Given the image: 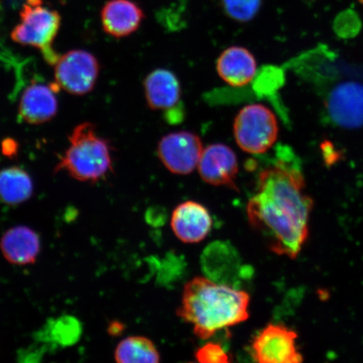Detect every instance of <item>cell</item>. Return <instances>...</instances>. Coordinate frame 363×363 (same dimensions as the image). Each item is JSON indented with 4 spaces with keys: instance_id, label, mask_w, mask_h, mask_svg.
<instances>
[{
    "instance_id": "cell-1",
    "label": "cell",
    "mask_w": 363,
    "mask_h": 363,
    "mask_svg": "<svg viewBox=\"0 0 363 363\" xmlns=\"http://www.w3.org/2000/svg\"><path fill=\"white\" fill-rule=\"evenodd\" d=\"M313 206L314 201L306 192L301 161L291 150L284 148L274 165L258 176L247 216L272 252L294 259L308 238Z\"/></svg>"
},
{
    "instance_id": "cell-2",
    "label": "cell",
    "mask_w": 363,
    "mask_h": 363,
    "mask_svg": "<svg viewBox=\"0 0 363 363\" xmlns=\"http://www.w3.org/2000/svg\"><path fill=\"white\" fill-rule=\"evenodd\" d=\"M246 292L210 279L197 277L185 285L178 315L206 340L217 331L242 323L249 318Z\"/></svg>"
},
{
    "instance_id": "cell-3",
    "label": "cell",
    "mask_w": 363,
    "mask_h": 363,
    "mask_svg": "<svg viewBox=\"0 0 363 363\" xmlns=\"http://www.w3.org/2000/svg\"><path fill=\"white\" fill-rule=\"evenodd\" d=\"M69 147L56 167L81 182L95 183L112 171L111 147L99 135L94 125L85 122L69 135Z\"/></svg>"
},
{
    "instance_id": "cell-4",
    "label": "cell",
    "mask_w": 363,
    "mask_h": 363,
    "mask_svg": "<svg viewBox=\"0 0 363 363\" xmlns=\"http://www.w3.org/2000/svg\"><path fill=\"white\" fill-rule=\"evenodd\" d=\"M21 21L11 33L13 42L38 48L50 65L59 58L52 44L61 26V16L42 4L25 3L20 13Z\"/></svg>"
},
{
    "instance_id": "cell-5",
    "label": "cell",
    "mask_w": 363,
    "mask_h": 363,
    "mask_svg": "<svg viewBox=\"0 0 363 363\" xmlns=\"http://www.w3.org/2000/svg\"><path fill=\"white\" fill-rule=\"evenodd\" d=\"M233 133L240 149L259 155L274 146L278 139L279 124L269 108L259 104H250L235 117Z\"/></svg>"
},
{
    "instance_id": "cell-6",
    "label": "cell",
    "mask_w": 363,
    "mask_h": 363,
    "mask_svg": "<svg viewBox=\"0 0 363 363\" xmlns=\"http://www.w3.org/2000/svg\"><path fill=\"white\" fill-rule=\"evenodd\" d=\"M54 78L59 89L74 95L87 94L96 83L99 65L96 57L84 50H72L59 57Z\"/></svg>"
},
{
    "instance_id": "cell-7",
    "label": "cell",
    "mask_w": 363,
    "mask_h": 363,
    "mask_svg": "<svg viewBox=\"0 0 363 363\" xmlns=\"http://www.w3.org/2000/svg\"><path fill=\"white\" fill-rule=\"evenodd\" d=\"M298 335L283 325L269 324L254 338L251 354L259 363H299L303 360L298 351Z\"/></svg>"
},
{
    "instance_id": "cell-8",
    "label": "cell",
    "mask_w": 363,
    "mask_h": 363,
    "mask_svg": "<svg viewBox=\"0 0 363 363\" xmlns=\"http://www.w3.org/2000/svg\"><path fill=\"white\" fill-rule=\"evenodd\" d=\"M203 147L201 138L189 131H177L161 139L157 156L172 174H191L198 167Z\"/></svg>"
},
{
    "instance_id": "cell-9",
    "label": "cell",
    "mask_w": 363,
    "mask_h": 363,
    "mask_svg": "<svg viewBox=\"0 0 363 363\" xmlns=\"http://www.w3.org/2000/svg\"><path fill=\"white\" fill-rule=\"evenodd\" d=\"M325 106L330 120L343 128L363 126V84L346 81L331 90Z\"/></svg>"
},
{
    "instance_id": "cell-10",
    "label": "cell",
    "mask_w": 363,
    "mask_h": 363,
    "mask_svg": "<svg viewBox=\"0 0 363 363\" xmlns=\"http://www.w3.org/2000/svg\"><path fill=\"white\" fill-rule=\"evenodd\" d=\"M60 91L54 82L45 84L34 81L23 90L21 95L18 116L21 121L30 125H40L51 121L57 115L58 103L57 94Z\"/></svg>"
},
{
    "instance_id": "cell-11",
    "label": "cell",
    "mask_w": 363,
    "mask_h": 363,
    "mask_svg": "<svg viewBox=\"0 0 363 363\" xmlns=\"http://www.w3.org/2000/svg\"><path fill=\"white\" fill-rule=\"evenodd\" d=\"M197 167L199 175L207 184L238 190L235 182L238 174V160L233 150L226 145L212 144L203 148Z\"/></svg>"
},
{
    "instance_id": "cell-12",
    "label": "cell",
    "mask_w": 363,
    "mask_h": 363,
    "mask_svg": "<svg viewBox=\"0 0 363 363\" xmlns=\"http://www.w3.org/2000/svg\"><path fill=\"white\" fill-rule=\"evenodd\" d=\"M171 225L176 237L185 243H198L211 230L210 212L202 204L187 201L179 204L172 213Z\"/></svg>"
},
{
    "instance_id": "cell-13",
    "label": "cell",
    "mask_w": 363,
    "mask_h": 363,
    "mask_svg": "<svg viewBox=\"0 0 363 363\" xmlns=\"http://www.w3.org/2000/svg\"><path fill=\"white\" fill-rule=\"evenodd\" d=\"M240 264L237 250L225 242L208 245L201 257L204 274L218 284L231 286L239 276Z\"/></svg>"
},
{
    "instance_id": "cell-14",
    "label": "cell",
    "mask_w": 363,
    "mask_h": 363,
    "mask_svg": "<svg viewBox=\"0 0 363 363\" xmlns=\"http://www.w3.org/2000/svg\"><path fill=\"white\" fill-rule=\"evenodd\" d=\"M148 106L154 111L175 112L181 99V85L174 72L164 68L150 72L144 80Z\"/></svg>"
},
{
    "instance_id": "cell-15",
    "label": "cell",
    "mask_w": 363,
    "mask_h": 363,
    "mask_svg": "<svg viewBox=\"0 0 363 363\" xmlns=\"http://www.w3.org/2000/svg\"><path fill=\"white\" fill-rule=\"evenodd\" d=\"M257 61L248 49L230 47L222 52L216 62L218 74L235 88L247 85L257 74Z\"/></svg>"
},
{
    "instance_id": "cell-16",
    "label": "cell",
    "mask_w": 363,
    "mask_h": 363,
    "mask_svg": "<svg viewBox=\"0 0 363 363\" xmlns=\"http://www.w3.org/2000/svg\"><path fill=\"white\" fill-rule=\"evenodd\" d=\"M143 19V11L131 0H111L101 11L104 30L116 38L134 33Z\"/></svg>"
},
{
    "instance_id": "cell-17",
    "label": "cell",
    "mask_w": 363,
    "mask_h": 363,
    "mask_svg": "<svg viewBox=\"0 0 363 363\" xmlns=\"http://www.w3.org/2000/svg\"><path fill=\"white\" fill-rule=\"evenodd\" d=\"M0 247L4 257L13 264H30L40 252V239L28 227L16 226L4 234Z\"/></svg>"
},
{
    "instance_id": "cell-18",
    "label": "cell",
    "mask_w": 363,
    "mask_h": 363,
    "mask_svg": "<svg viewBox=\"0 0 363 363\" xmlns=\"http://www.w3.org/2000/svg\"><path fill=\"white\" fill-rule=\"evenodd\" d=\"M33 194V183L27 172L18 167L0 171V199L8 204H19Z\"/></svg>"
},
{
    "instance_id": "cell-19",
    "label": "cell",
    "mask_w": 363,
    "mask_h": 363,
    "mask_svg": "<svg viewBox=\"0 0 363 363\" xmlns=\"http://www.w3.org/2000/svg\"><path fill=\"white\" fill-rule=\"evenodd\" d=\"M116 360L120 363H157L160 355L151 340L144 337L125 338L118 345Z\"/></svg>"
},
{
    "instance_id": "cell-20",
    "label": "cell",
    "mask_w": 363,
    "mask_h": 363,
    "mask_svg": "<svg viewBox=\"0 0 363 363\" xmlns=\"http://www.w3.org/2000/svg\"><path fill=\"white\" fill-rule=\"evenodd\" d=\"M261 4L262 0H222V6L227 16L240 22L252 20Z\"/></svg>"
},
{
    "instance_id": "cell-21",
    "label": "cell",
    "mask_w": 363,
    "mask_h": 363,
    "mask_svg": "<svg viewBox=\"0 0 363 363\" xmlns=\"http://www.w3.org/2000/svg\"><path fill=\"white\" fill-rule=\"evenodd\" d=\"M197 360L203 363H227L231 362V357L226 353L219 344L208 343L195 353Z\"/></svg>"
},
{
    "instance_id": "cell-22",
    "label": "cell",
    "mask_w": 363,
    "mask_h": 363,
    "mask_svg": "<svg viewBox=\"0 0 363 363\" xmlns=\"http://www.w3.org/2000/svg\"><path fill=\"white\" fill-rule=\"evenodd\" d=\"M359 1H360L362 4H363V0H359Z\"/></svg>"
}]
</instances>
